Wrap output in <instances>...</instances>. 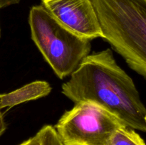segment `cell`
I'll return each mask as SVG.
<instances>
[{
  "label": "cell",
  "mask_w": 146,
  "mask_h": 145,
  "mask_svg": "<svg viewBox=\"0 0 146 145\" xmlns=\"http://www.w3.org/2000/svg\"><path fill=\"white\" fill-rule=\"evenodd\" d=\"M61 92L74 103L90 102L126 127L146 132V108L131 77L117 64L110 48L87 55Z\"/></svg>",
  "instance_id": "obj_1"
},
{
  "label": "cell",
  "mask_w": 146,
  "mask_h": 145,
  "mask_svg": "<svg viewBox=\"0 0 146 145\" xmlns=\"http://www.w3.org/2000/svg\"><path fill=\"white\" fill-rule=\"evenodd\" d=\"M103 38L146 77V0H90Z\"/></svg>",
  "instance_id": "obj_2"
},
{
  "label": "cell",
  "mask_w": 146,
  "mask_h": 145,
  "mask_svg": "<svg viewBox=\"0 0 146 145\" xmlns=\"http://www.w3.org/2000/svg\"><path fill=\"white\" fill-rule=\"evenodd\" d=\"M29 24L31 39L60 79L71 75L89 55L91 41L65 28L42 5L32 7Z\"/></svg>",
  "instance_id": "obj_3"
},
{
  "label": "cell",
  "mask_w": 146,
  "mask_h": 145,
  "mask_svg": "<svg viewBox=\"0 0 146 145\" xmlns=\"http://www.w3.org/2000/svg\"><path fill=\"white\" fill-rule=\"evenodd\" d=\"M122 125L98 105L79 102L65 112L54 128L63 145H111L114 132Z\"/></svg>",
  "instance_id": "obj_4"
},
{
  "label": "cell",
  "mask_w": 146,
  "mask_h": 145,
  "mask_svg": "<svg viewBox=\"0 0 146 145\" xmlns=\"http://www.w3.org/2000/svg\"><path fill=\"white\" fill-rule=\"evenodd\" d=\"M41 5L58 23L74 34L90 41L103 38L90 0H41Z\"/></svg>",
  "instance_id": "obj_5"
},
{
  "label": "cell",
  "mask_w": 146,
  "mask_h": 145,
  "mask_svg": "<svg viewBox=\"0 0 146 145\" xmlns=\"http://www.w3.org/2000/svg\"><path fill=\"white\" fill-rule=\"evenodd\" d=\"M51 91V85L46 81H34L12 92L1 95L0 110L45 97Z\"/></svg>",
  "instance_id": "obj_6"
},
{
  "label": "cell",
  "mask_w": 146,
  "mask_h": 145,
  "mask_svg": "<svg viewBox=\"0 0 146 145\" xmlns=\"http://www.w3.org/2000/svg\"><path fill=\"white\" fill-rule=\"evenodd\" d=\"M20 145H63V144L55 128L51 125H46L33 137Z\"/></svg>",
  "instance_id": "obj_7"
},
{
  "label": "cell",
  "mask_w": 146,
  "mask_h": 145,
  "mask_svg": "<svg viewBox=\"0 0 146 145\" xmlns=\"http://www.w3.org/2000/svg\"><path fill=\"white\" fill-rule=\"evenodd\" d=\"M111 145H145V144L133 129L122 125L114 132Z\"/></svg>",
  "instance_id": "obj_8"
},
{
  "label": "cell",
  "mask_w": 146,
  "mask_h": 145,
  "mask_svg": "<svg viewBox=\"0 0 146 145\" xmlns=\"http://www.w3.org/2000/svg\"><path fill=\"white\" fill-rule=\"evenodd\" d=\"M20 1L21 0H0V9L19 4Z\"/></svg>",
  "instance_id": "obj_9"
},
{
  "label": "cell",
  "mask_w": 146,
  "mask_h": 145,
  "mask_svg": "<svg viewBox=\"0 0 146 145\" xmlns=\"http://www.w3.org/2000/svg\"><path fill=\"white\" fill-rule=\"evenodd\" d=\"M0 98H1V95H0ZM6 129H7V125L4 121V115L0 110V136L5 132Z\"/></svg>",
  "instance_id": "obj_10"
},
{
  "label": "cell",
  "mask_w": 146,
  "mask_h": 145,
  "mask_svg": "<svg viewBox=\"0 0 146 145\" xmlns=\"http://www.w3.org/2000/svg\"><path fill=\"white\" fill-rule=\"evenodd\" d=\"M0 36H1V32H0Z\"/></svg>",
  "instance_id": "obj_11"
}]
</instances>
